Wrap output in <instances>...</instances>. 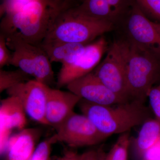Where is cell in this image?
I'll return each instance as SVG.
<instances>
[{"mask_svg":"<svg viewBox=\"0 0 160 160\" xmlns=\"http://www.w3.org/2000/svg\"><path fill=\"white\" fill-rule=\"evenodd\" d=\"M73 7L69 0H31L18 11L2 17L1 33L15 35L40 46L59 17Z\"/></svg>","mask_w":160,"mask_h":160,"instance_id":"obj_1","label":"cell"},{"mask_svg":"<svg viewBox=\"0 0 160 160\" xmlns=\"http://www.w3.org/2000/svg\"><path fill=\"white\" fill-rule=\"evenodd\" d=\"M78 105L82 114L108 138L112 135L129 132L133 127L142 125L152 118L151 109L145 103L137 100L101 105L82 99Z\"/></svg>","mask_w":160,"mask_h":160,"instance_id":"obj_2","label":"cell"},{"mask_svg":"<svg viewBox=\"0 0 160 160\" xmlns=\"http://www.w3.org/2000/svg\"><path fill=\"white\" fill-rule=\"evenodd\" d=\"M112 28V22L88 17L71 7L59 17L43 41L87 45Z\"/></svg>","mask_w":160,"mask_h":160,"instance_id":"obj_3","label":"cell"},{"mask_svg":"<svg viewBox=\"0 0 160 160\" xmlns=\"http://www.w3.org/2000/svg\"><path fill=\"white\" fill-rule=\"evenodd\" d=\"M129 42L126 75L127 94L129 100L145 103L153 85L160 82V58Z\"/></svg>","mask_w":160,"mask_h":160,"instance_id":"obj_4","label":"cell"},{"mask_svg":"<svg viewBox=\"0 0 160 160\" xmlns=\"http://www.w3.org/2000/svg\"><path fill=\"white\" fill-rule=\"evenodd\" d=\"M129 42L118 41L112 43L104 59L92 72L110 90L126 101V68L130 50Z\"/></svg>","mask_w":160,"mask_h":160,"instance_id":"obj_5","label":"cell"},{"mask_svg":"<svg viewBox=\"0 0 160 160\" xmlns=\"http://www.w3.org/2000/svg\"><path fill=\"white\" fill-rule=\"evenodd\" d=\"M55 129L56 133L53 136L57 142L74 148L94 146L108 138L87 117L74 112Z\"/></svg>","mask_w":160,"mask_h":160,"instance_id":"obj_6","label":"cell"},{"mask_svg":"<svg viewBox=\"0 0 160 160\" xmlns=\"http://www.w3.org/2000/svg\"><path fill=\"white\" fill-rule=\"evenodd\" d=\"M108 48L107 41L102 36L87 44L82 53L72 63L62 66L58 74V87L67 86L70 82L93 71Z\"/></svg>","mask_w":160,"mask_h":160,"instance_id":"obj_7","label":"cell"},{"mask_svg":"<svg viewBox=\"0 0 160 160\" xmlns=\"http://www.w3.org/2000/svg\"><path fill=\"white\" fill-rule=\"evenodd\" d=\"M49 86L36 80H29L6 90L9 96L19 99L26 114L32 120L48 125L46 112Z\"/></svg>","mask_w":160,"mask_h":160,"instance_id":"obj_8","label":"cell"},{"mask_svg":"<svg viewBox=\"0 0 160 160\" xmlns=\"http://www.w3.org/2000/svg\"><path fill=\"white\" fill-rule=\"evenodd\" d=\"M133 2L126 23L129 42L160 58V33Z\"/></svg>","mask_w":160,"mask_h":160,"instance_id":"obj_9","label":"cell"},{"mask_svg":"<svg viewBox=\"0 0 160 160\" xmlns=\"http://www.w3.org/2000/svg\"><path fill=\"white\" fill-rule=\"evenodd\" d=\"M69 91L82 99L101 105H112L128 102L123 99L101 82L92 72L70 82Z\"/></svg>","mask_w":160,"mask_h":160,"instance_id":"obj_10","label":"cell"},{"mask_svg":"<svg viewBox=\"0 0 160 160\" xmlns=\"http://www.w3.org/2000/svg\"><path fill=\"white\" fill-rule=\"evenodd\" d=\"M26 112L19 99L9 96L1 101L0 106V151L6 148L10 132L14 129H22L26 123Z\"/></svg>","mask_w":160,"mask_h":160,"instance_id":"obj_11","label":"cell"},{"mask_svg":"<svg viewBox=\"0 0 160 160\" xmlns=\"http://www.w3.org/2000/svg\"><path fill=\"white\" fill-rule=\"evenodd\" d=\"M81 99L71 92L52 89L49 86L46 117L49 126L56 129L74 112L75 107Z\"/></svg>","mask_w":160,"mask_h":160,"instance_id":"obj_12","label":"cell"},{"mask_svg":"<svg viewBox=\"0 0 160 160\" xmlns=\"http://www.w3.org/2000/svg\"><path fill=\"white\" fill-rule=\"evenodd\" d=\"M5 36L7 46L12 50L10 65L18 67L28 75L33 77L35 54L37 46L27 42L15 35Z\"/></svg>","mask_w":160,"mask_h":160,"instance_id":"obj_13","label":"cell"},{"mask_svg":"<svg viewBox=\"0 0 160 160\" xmlns=\"http://www.w3.org/2000/svg\"><path fill=\"white\" fill-rule=\"evenodd\" d=\"M40 135L37 129H23L9 138L6 146L8 160H29Z\"/></svg>","mask_w":160,"mask_h":160,"instance_id":"obj_14","label":"cell"},{"mask_svg":"<svg viewBox=\"0 0 160 160\" xmlns=\"http://www.w3.org/2000/svg\"><path fill=\"white\" fill-rule=\"evenodd\" d=\"M87 45L61 42L43 41L40 46L51 63L60 62L62 66L72 63L85 50Z\"/></svg>","mask_w":160,"mask_h":160,"instance_id":"obj_15","label":"cell"},{"mask_svg":"<svg viewBox=\"0 0 160 160\" xmlns=\"http://www.w3.org/2000/svg\"><path fill=\"white\" fill-rule=\"evenodd\" d=\"M160 140V121L153 118L142 125L134 143L136 155L142 159L146 152Z\"/></svg>","mask_w":160,"mask_h":160,"instance_id":"obj_16","label":"cell"},{"mask_svg":"<svg viewBox=\"0 0 160 160\" xmlns=\"http://www.w3.org/2000/svg\"><path fill=\"white\" fill-rule=\"evenodd\" d=\"M73 8L81 14L95 19L113 22L118 17L106 0H84Z\"/></svg>","mask_w":160,"mask_h":160,"instance_id":"obj_17","label":"cell"},{"mask_svg":"<svg viewBox=\"0 0 160 160\" xmlns=\"http://www.w3.org/2000/svg\"><path fill=\"white\" fill-rule=\"evenodd\" d=\"M130 143L129 132L121 134L109 152L103 155L102 160H128Z\"/></svg>","mask_w":160,"mask_h":160,"instance_id":"obj_18","label":"cell"},{"mask_svg":"<svg viewBox=\"0 0 160 160\" xmlns=\"http://www.w3.org/2000/svg\"><path fill=\"white\" fill-rule=\"evenodd\" d=\"M26 73L18 69L14 71L0 70V92L24 82L29 80V77Z\"/></svg>","mask_w":160,"mask_h":160,"instance_id":"obj_19","label":"cell"},{"mask_svg":"<svg viewBox=\"0 0 160 160\" xmlns=\"http://www.w3.org/2000/svg\"><path fill=\"white\" fill-rule=\"evenodd\" d=\"M146 16L160 23V0H133Z\"/></svg>","mask_w":160,"mask_h":160,"instance_id":"obj_20","label":"cell"},{"mask_svg":"<svg viewBox=\"0 0 160 160\" xmlns=\"http://www.w3.org/2000/svg\"><path fill=\"white\" fill-rule=\"evenodd\" d=\"M56 142L54 136L43 141L35 148L29 160H50L52 146Z\"/></svg>","mask_w":160,"mask_h":160,"instance_id":"obj_21","label":"cell"},{"mask_svg":"<svg viewBox=\"0 0 160 160\" xmlns=\"http://www.w3.org/2000/svg\"><path fill=\"white\" fill-rule=\"evenodd\" d=\"M148 98L152 113L155 118L160 121V82L157 86L150 89Z\"/></svg>","mask_w":160,"mask_h":160,"instance_id":"obj_22","label":"cell"},{"mask_svg":"<svg viewBox=\"0 0 160 160\" xmlns=\"http://www.w3.org/2000/svg\"><path fill=\"white\" fill-rule=\"evenodd\" d=\"M6 43V37L0 33V68L4 66L10 65L12 59V53L9 50Z\"/></svg>","mask_w":160,"mask_h":160,"instance_id":"obj_23","label":"cell"},{"mask_svg":"<svg viewBox=\"0 0 160 160\" xmlns=\"http://www.w3.org/2000/svg\"><path fill=\"white\" fill-rule=\"evenodd\" d=\"M141 160H160V140L146 152Z\"/></svg>","mask_w":160,"mask_h":160,"instance_id":"obj_24","label":"cell"},{"mask_svg":"<svg viewBox=\"0 0 160 160\" xmlns=\"http://www.w3.org/2000/svg\"><path fill=\"white\" fill-rule=\"evenodd\" d=\"M118 17L128 6V0H106Z\"/></svg>","mask_w":160,"mask_h":160,"instance_id":"obj_25","label":"cell"},{"mask_svg":"<svg viewBox=\"0 0 160 160\" xmlns=\"http://www.w3.org/2000/svg\"><path fill=\"white\" fill-rule=\"evenodd\" d=\"M103 156L98 151L92 150L80 154L78 160H102Z\"/></svg>","mask_w":160,"mask_h":160,"instance_id":"obj_26","label":"cell"},{"mask_svg":"<svg viewBox=\"0 0 160 160\" xmlns=\"http://www.w3.org/2000/svg\"><path fill=\"white\" fill-rule=\"evenodd\" d=\"M80 154L74 152H67L60 160H78Z\"/></svg>","mask_w":160,"mask_h":160,"instance_id":"obj_27","label":"cell"},{"mask_svg":"<svg viewBox=\"0 0 160 160\" xmlns=\"http://www.w3.org/2000/svg\"><path fill=\"white\" fill-rule=\"evenodd\" d=\"M69 1L72 4L74 7H75L79 5L80 3H82L84 0H69Z\"/></svg>","mask_w":160,"mask_h":160,"instance_id":"obj_28","label":"cell"},{"mask_svg":"<svg viewBox=\"0 0 160 160\" xmlns=\"http://www.w3.org/2000/svg\"><path fill=\"white\" fill-rule=\"evenodd\" d=\"M152 24L154 26L155 28L157 29L158 31L160 33V23L152 22Z\"/></svg>","mask_w":160,"mask_h":160,"instance_id":"obj_29","label":"cell"}]
</instances>
